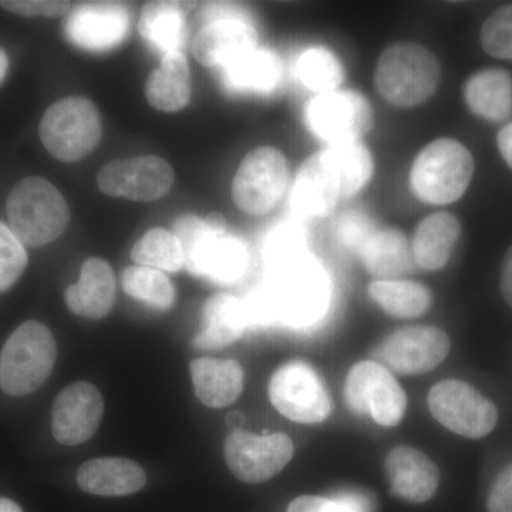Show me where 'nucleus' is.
<instances>
[{"label":"nucleus","mask_w":512,"mask_h":512,"mask_svg":"<svg viewBox=\"0 0 512 512\" xmlns=\"http://www.w3.org/2000/svg\"><path fill=\"white\" fill-rule=\"evenodd\" d=\"M373 158L363 144L329 146L303 163L291 191V207L301 217H325L340 200L353 197L373 175Z\"/></svg>","instance_id":"f257e3e1"},{"label":"nucleus","mask_w":512,"mask_h":512,"mask_svg":"<svg viewBox=\"0 0 512 512\" xmlns=\"http://www.w3.org/2000/svg\"><path fill=\"white\" fill-rule=\"evenodd\" d=\"M440 79L439 60L419 43H394L384 50L376 66L377 90L390 104L402 109L429 100Z\"/></svg>","instance_id":"f03ea898"},{"label":"nucleus","mask_w":512,"mask_h":512,"mask_svg":"<svg viewBox=\"0 0 512 512\" xmlns=\"http://www.w3.org/2000/svg\"><path fill=\"white\" fill-rule=\"evenodd\" d=\"M9 228L28 247L56 241L69 224L67 202L55 185L42 177H28L10 191Z\"/></svg>","instance_id":"7ed1b4c3"},{"label":"nucleus","mask_w":512,"mask_h":512,"mask_svg":"<svg viewBox=\"0 0 512 512\" xmlns=\"http://www.w3.org/2000/svg\"><path fill=\"white\" fill-rule=\"evenodd\" d=\"M175 237L184 251L185 268L190 274L218 284H231L244 275L248 252L238 238L212 231L204 220L184 215L175 220Z\"/></svg>","instance_id":"20e7f679"},{"label":"nucleus","mask_w":512,"mask_h":512,"mask_svg":"<svg viewBox=\"0 0 512 512\" xmlns=\"http://www.w3.org/2000/svg\"><path fill=\"white\" fill-rule=\"evenodd\" d=\"M57 357L56 340L36 320L20 325L0 352V387L10 396L36 392L52 375Z\"/></svg>","instance_id":"39448f33"},{"label":"nucleus","mask_w":512,"mask_h":512,"mask_svg":"<svg viewBox=\"0 0 512 512\" xmlns=\"http://www.w3.org/2000/svg\"><path fill=\"white\" fill-rule=\"evenodd\" d=\"M473 174L470 151L453 138H439L414 160L410 183L421 201L447 205L463 197Z\"/></svg>","instance_id":"423d86ee"},{"label":"nucleus","mask_w":512,"mask_h":512,"mask_svg":"<svg viewBox=\"0 0 512 512\" xmlns=\"http://www.w3.org/2000/svg\"><path fill=\"white\" fill-rule=\"evenodd\" d=\"M274 276V282L268 288L274 299L279 323L308 326L318 322L328 311V275L311 256L278 269Z\"/></svg>","instance_id":"0eeeda50"},{"label":"nucleus","mask_w":512,"mask_h":512,"mask_svg":"<svg viewBox=\"0 0 512 512\" xmlns=\"http://www.w3.org/2000/svg\"><path fill=\"white\" fill-rule=\"evenodd\" d=\"M46 150L64 163L89 156L101 138L99 111L84 97H66L49 107L40 121Z\"/></svg>","instance_id":"6e6552de"},{"label":"nucleus","mask_w":512,"mask_h":512,"mask_svg":"<svg viewBox=\"0 0 512 512\" xmlns=\"http://www.w3.org/2000/svg\"><path fill=\"white\" fill-rule=\"evenodd\" d=\"M202 15L205 26L195 36L192 52L204 66L225 67L256 49V30L238 6L215 3L202 10Z\"/></svg>","instance_id":"1a4fd4ad"},{"label":"nucleus","mask_w":512,"mask_h":512,"mask_svg":"<svg viewBox=\"0 0 512 512\" xmlns=\"http://www.w3.org/2000/svg\"><path fill=\"white\" fill-rule=\"evenodd\" d=\"M427 403L441 426L467 439H483L497 426L495 404L463 380L437 383L430 390Z\"/></svg>","instance_id":"9d476101"},{"label":"nucleus","mask_w":512,"mask_h":512,"mask_svg":"<svg viewBox=\"0 0 512 512\" xmlns=\"http://www.w3.org/2000/svg\"><path fill=\"white\" fill-rule=\"evenodd\" d=\"M269 399L282 416L296 423H322L333 412L325 383L303 362H289L276 370L269 382Z\"/></svg>","instance_id":"9b49d317"},{"label":"nucleus","mask_w":512,"mask_h":512,"mask_svg":"<svg viewBox=\"0 0 512 512\" xmlns=\"http://www.w3.org/2000/svg\"><path fill=\"white\" fill-rule=\"evenodd\" d=\"M288 183L289 168L284 154L276 148L258 147L239 165L232 197L247 214L264 215L282 200Z\"/></svg>","instance_id":"f8f14e48"},{"label":"nucleus","mask_w":512,"mask_h":512,"mask_svg":"<svg viewBox=\"0 0 512 512\" xmlns=\"http://www.w3.org/2000/svg\"><path fill=\"white\" fill-rule=\"evenodd\" d=\"M349 409L359 416H370L383 427H394L403 420L407 396L390 370L377 362L357 363L345 384Z\"/></svg>","instance_id":"ddd939ff"},{"label":"nucleus","mask_w":512,"mask_h":512,"mask_svg":"<svg viewBox=\"0 0 512 512\" xmlns=\"http://www.w3.org/2000/svg\"><path fill=\"white\" fill-rule=\"evenodd\" d=\"M306 123L330 146L356 143L373 126L372 106L353 90L319 94L306 107Z\"/></svg>","instance_id":"4468645a"},{"label":"nucleus","mask_w":512,"mask_h":512,"mask_svg":"<svg viewBox=\"0 0 512 512\" xmlns=\"http://www.w3.org/2000/svg\"><path fill=\"white\" fill-rule=\"evenodd\" d=\"M293 457L291 437L284 433L256 434L234 430L225 440L231 473L247 484H261L281 473Z\"/></svg>","instance_id":"2eb2a0df"},{"label":"nucleus","mask_w":512,"mask_h":512,"mask_svg":"<svg viewBox=\"0 0 512 512\" xmlns=\"http://www.w3.org/2000/svg\"><path fill=\"white\" fill-rule=\"evenodd\" d=\"M450 338L437 326H407L383 340L377 356L399 375H423L436 369L450 353Z\"/></svg>","instance_id":"dca6fc26"},{"label":"nucleus","mask_w":512,"mask_h":512,"mask_svg":"<svg viewBox=\"0 0 512 512\" xmlns=\"http://www.w3.org/2000/svg\"><path fill=\"white\" fill-rule=\"evenodd\" d=\"M97 184L110 197L131 201H156L174 184L173 167L156 156L117 160L101 168Z\"/></svg>","instance_id":"f3484780"},{"label":"nucleus","mask_w":512,"mask_h":512,"mask_svg":"<svg viewBox=\"0 0 512 512\" xmlns=\"http://www.w3.org/2000/svg\"><path fill=\"white\" fill-rule=\"evenodd\" d=\"M130 8L123 3H86L70 12L64 32L74 46L89 52H107L126 39Z\"/></svg>","instance_id":"a211bd4d"},{"label":"nucleus","mask_w":512,"mask_h":512,"mask_svg":"<svg viewBox=\"0 0 512 512\" xmlns=\"http://www.w3.org/2000/svg\"><path fill=\"white\" fill-rule=\"evenodd\" d=\"M103 412V397L97 387L74 383L57 396L53 406V436L64 446H79L96 434Z\"/></svg>","instance_id":"6ab92c4d"},{"label":"nucleus","mask_w":512,"mask_h":512,"mask_svg":"<svg viewBox=\"0 0 512 512\" xmlns=\"http://www.w3.org/2000/svg\"><path fill=\"white\" fill-rule=\"evenodd\" d=\"M386 470L392 494L407 503H426L439 488V468L417 448H393L387 456Z\"/></svg>","instance_id":"aec40b11"},{"label":"nucleus","mask_w":512,"mask_h":512,"mask_svg":"<svg viewBox=\"0 0 512 512\" xmlns=\"http://www.w3.org/2000/svg\"><path fill=\"white\" fill-rule=\"evenodd\" d=\"M66 303L74 315L100 320L111 312L116 299V279L109 262L90 258L82 266L77 284L67 288Z\"/></svg>","instance_id":"412c9836"},{"label":"nucleus","mask_w":512,"mask_h":512,"mask_svg":"<svg viewBox=\"0 0 512 512\" xmlns=\"http://www.w3.org/2000/svg\"><path fill=\"white\" fill-rule=\"evenodd\" d=\"M146 471L127 458H96L77 471V484L86 493L100 497H123L146 485Z\"/></svg>","instance_id":"4be33fe9"},{"label":"nucleus","mask_w":512,"mask_h":512,"mask_svg":"<svg viewBox=\"0 0 512 512\" xmlns=\"http://www.w3.org/2000/svg\"><path fill=\"white\" fill-rule=\"evenodd\" d=\"M191 376L198 399L212 409L234 403L244 389V370L235 360H194Z\"/></svg>","instance_id":"5701e85b"},{"label":"nucleus","mask_w":512,"mask_h":512,"mask_svg":"<svg viewBox=\"0 0 512 512\" xmlns=\"http://www.w3.org/2000/svg\"><path fill=\"white\" fill-rule=\"evenodd\" d=\"M204 328L194 340L198 349H222L241 338L248 328L244 302L228 293H218L202 309Z\"/></svg>","instance_id":"b1692460"},{"label":"nucleus","mask_w":512,"mask_h":512,"mask_svg":"<svg viewBox=\"0 0 512 512\" xmlns=\"http://www.w3.org/2000/svg\"><path fill=\"white\" fill-rule=\"evenodd\" d=\"M460 234V221L453 214L436 212L430 215L414 232V262L424 271H439L447 265Z\"/></svg>","instance_id":"393cba45"},{"label":"nucleus","mask_w":512,"mask_h":512,"mask_svg":"<svg viewBox=\"0 0 512 512\" xmlns=\"http://www.w3.org/2000/svg\"><path fill=\"white\" fill-rule=\"evenodd\" d=\"M359 254L369 274L379 281H394L413 271L412 247L396 229H375Z\"/></svg>","instance_id":"a878e982"},{"label":"nucleus","mask_w":512,"mask_h":512,"mask_svg":"<svg viewBox=\"0 0 512 512\" xmlns=\"http://www.w3.org/2000/svg\"><path fill=\"white\" fill-rule=\"evenodd\" d=\"M464 99L471 113L488 121L507 120L512 114V76L503 69H484L468 77Z\"/></svg>","instance_id":"bb28decb"},{"label":"nucleus","mask_w":512,"mask_h":512,"mask_svg":"<svg viewBox=\"0 0 512 512\" xmlns=\"http://www.w3.org/2000/svg\"><path fill=\"white\" fill-rule=\"evenodd\" d=\"M146 97L154 109L175 113L187 106L191 97V74L184 53H168L160 67L148 77Z\"/></svg>","instance_id":"cd10ccee"},{"label":"nucleus","mask_w":512,"mask_h":512,"mask_svg":"<svg viewBox=\"0 0 512 512\" xmlns=\"http://www.w3.org/2000/svg\"><path fill=\"white\" fill-rule=\"evenodd\" d=\"M282 64L275 53L256 49L222 67V80L229 92L269 93L281 82Z\"/></svg>","instance_id":"c85d7f7f"},{"label":"nucleus","mask_w":512,"mask_h":512,"mask_svg":"<svg viewBox=\"0 0 512 512\" xmlns=\"http://www.w3.org/2000/svg\"><path fill=\"white\" fill-rule=\"evenodd\" d=\"M138 30L158 52H181L187 37L184 6L175 2L148 3L141 12Z\"/></svg>","instance_id":"c756f323"},{"label":"nucleus","mask_w":512,"mask_h":512,"mask_svg":"<svg viewBox=\"0 0 512 512\" xmlns=\"http://www.w3.org/2000/svg\"><path fill=\"white\" fill-rule=\"evenodd\" d=\"M370 298L389 315L396 318H416L431 305V293L426 286L410 281H375L369 285Z\"/></svg>","instance_id":"7c9ffc66"},{"label":"nucleus","mask_w":512,"mask_h":512,"mask_svg":"<svg viewBox=\"0 0 512 512\" xmlns=\"http://www.w3.org/2000/svg\"><path fill=\"white\" fill-rule=\"evenodd\" d=\"M131 259L146 268L167 272H178L185 264L180 239L164 228L150 229L138 239L131 249Z\"/></svg>","instance_id":"2f4dec72"},{"label":"nucleus","mask_w":512,"mask_h":512,"mask_svg":"<svg viewBox=\"0 0 512 512\" xmlns=\"http://www.w3.org/2000/svg\"><path fill=\"white\" fill-rule=\"evenodd\" d=\"M123 288L127 295L154 309L167 311L175 302V289L170 279L146 266H128L123 272Z\"/></svg>","instance_id":"473e14b6"},{"label":"nucleus","mask_w":512,"mask_h":512,"mask_svg":"<svg viewBox=\"0 0 512 512\" xmlns=\"http://www.w3.org/2000/svg\"><path fill=\"white\" fill-rule=\"evenodd\" d=\"M298 74L308 89L319 94L336 92L345 80V72L338 57L323 47H315L303 53L298 63Z\"/></svg>","instance_id":"72a5a7b5"},{"label":"nucleus","mask_w":512,"mask_h":512,"mask_svg":"<svg viewBox=\"0 0 512 512\" xmlns=\"http://www.w3.org/2000/svg\"><path fill=\"white\" fill-rule=\"evenodd\" d=\"M308 255L305 232L291 222L276 228L266 241V262L274 272Z\"/></svg>","instance_id":"f704fd0d"},{"label":"nucleus","mask_w":512,"mask_h":512,"mask_svg":"<svg viewBox=\"0 0 512 512\" xmlns=\"http://www.w3.org/2000/svg\"><path fill=\"white\" fill-rule=\"evenodd\" d=\"M481 46L488 55L512 60V5L495 10L485 20L480 33Z\"/></svg>","instance_id":"c9c22d12"},{"label":"nucleus","mask_w":512,"mask_h":512,"mask_svg":"<svg viewBox=\"0 0 512 512\" xmlns=\"http://www.w3.org/2000/svg\"><path fill=\"white\" fill-rule=\"evenodd\" d=\"M28 254L25 245L0 222V293L8 291L25 272Z\"/></svg>","instance_id":"e433bc0d"},{"label":"nucleus","mask_w":512,"mask_h":512,"mask_svg":"<svg viewBox=\"0 0 512 512\" xmlns=\"http://www.w3.org/2000/svg\"><path fill=\"white\" fill-rule=\"evenodd\" d=\"M375 232L372 222L360 212H349L339 222V237L346 247L360 251L370 235Z\"/></svg>","instance_id":"4c0bfd02"},{"label":"nucleus","mask_w":512,"mask_h":512,"mask_svg":"<svg viewBox=\"0 0 512 512\" xmlns=\"http://www.w3.org/2000/svg\"><path fill=\"white\" fill-rule=\"evenodd\" d=\"M69 2H43V0H9V2H0V8L8 12L16 13L20 16H43V18H57V16L67 15L70 12Z\"/></svg>","instance_id":"58836bf2"},{"label":"nucleus","mask_w":512,"mask_h":512,"mask_svg":"<svg viewBox=\"0 0 512 512\" xmlns=\"http://www.w3.org/2000/svg\"><path fill=\"white\" fill-rule=\"evenodd\" d=\"M487 505L490 512H512V463L498 474Z\"/></svg>","instance_id":"ea45409f"},{"label":"nucleus","mask_w":512,"mask_h":512,"mask_svg":"<svg viewBox=\"0 0 512 512\" xmlns=\"http://www.w3.org/2000/svg\"><path fill=\"white\" fill-rule=\"evenodd\" d=\"M332 500L342 512H375L372 495L362 490H342L333 495Z\"/></svg>","instance_id":"a19ab883"},{"label":"nucleus","mask_w":512,"mask_h":512,"mask_svg":"<svg viewBox=\"0 0 512 512\" xmlns=\"http://www.w3.org/2000/svg\"><path fill=\"white\" fill-rule=\"evenodd\" d=\"M286 512H342L339 505L332 498L316 497V495H302L289 504Z\"/></svg>","instance_id":"79ce46f5"},{"label":"nucleus","mask_w":512,"mask_h":512,"mask_svg":"<svg viewBox=\"0 0 512 512\" xmlns=\"http://www.w3.org/2000/svg\"><path fill=\"white\" fill-rule=\"evenodd\" d=\"M500 286L505 302L512 309V247L508 249L504 256L503 266H501Z\"/></svg>","instance_id":"37998d69"},{"label":"nucleus","mask_w":512,"mask_h":512,"mask_svg":"<svg viewBox=\"0 0 512 512\" xmlns=\"http://www.w3.org/2000/svg\"><path fill=\"white\" fill-rule=\"evenodd\" d=\"M497 144L505 163L512 168V123L507 124V126L498 133Z\"/></svg>","instance_id":"c03bdc74"},{"label":"nucleus","mask_w":512,"mask_h":512,"mask_svg":"<svg viewBox=\"0 0 512 512\" xmlns=\"http://www.w3.org/2000/svg\"><path fill=\"white\" fill-rule=\"evenodd\" d=\"M204 221L205 224H207L212 231L217 232V234H227V221H225V218L222 217L221 214H218V212H212Z\"/></svg>","instance_id":"a18cd8bd"},{"label":"nucleus","mask_w":512,"mask_h":512,"mask_svg":"<svg viewBox=\"0 0 512 512\" xmlns=\"http://www.w3.org/2000/svg\"><path fill=\"white\" fill-rule=\"evenodd\" d=\"M227 421L235 430H241L242 424L245 423V416L239 412H232L228 414Z\"/></svg>","instance_id":"49530a36"},{"label":"nucleus","mask_w":512,"mask_h":512,"mask_svg":"<svg viewBox=\"0 0 512 512\" xmlns=\"http://www.w3.org/2000/svg\"><path fill=\"white\" fill-rule=\"evenodd\" d=\"M0 512H23L15 501L8 498H0Z\"/></svg>","instance_id":"de8ad7c7"},{"label":"nucleus","mask_w":512,"mask_h":512,"mask_svg":"<svg viewBox=\"0 0 512 512\" xmlns=\"http://www.w3.org/2000/svg\"><path fill=\"white\" fill-rule=\"evenodd\" d=\"M8 67V56H6L5 50L0 49V83L5 79L6 73H8Z\"/></svg>","instance_id":"09e8293b"}]
</instances>
